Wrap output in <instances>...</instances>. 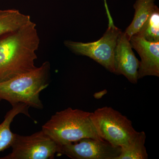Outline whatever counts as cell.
<instances>
[{
  "label": "cell",
  "instance_id": "obj_8",
  "mask_svg": "<svg viewBox=\"0 0 159 159\" xmlns=\"http://www.w3.org/2000/svg\"><path fill=\"white\" fill-rule=\"evenodd\" d=\"M139 63L126 33L121 31L114 51V74L123 75L131 83L137 84Z\"/></svg>",
  "mask_w": 159,
  "mask_h": 159
},
{
  "label": "cell",
  "instance_id": "obj_13",
  "mask_svg": "<svg viewBox=\"0 0 159 159\" xmlns=\"http://www.w3.org/2000/svg\"><path fill=\"white\" fill-rule=\"evenodd\" d=\"M145 132H138L133 139L124 147L117 159H147L148 153L145 147Z\"/></svg>",
  "mask_w": 159,
  "mask_h": 159
},
{
  "label": "cell",
  "instance_id": "obj_3",
  "mask_svg": "<svg viewBox=\"0 0 159 159\" xmlns=\"http://www.w3.org/2000/svg\"><path fill=\"white\" fill-rule=\"evenodd\" d=\"M50 71V63L46 61L31 72L0 82V101L6 100L11 105L22 102L43 109L40 93L49 85Z\"/></svg>",
  "mask_w": 159,
  "mask_h": 159
},
{
  "label": "cell",
  "instance_id": "obj_5",
  "mask_svg": "<svg viewBox=\"0 0 159 159\" xmlns=\"http://www.w3.org/2000/svg\"><path fill=\"white\" fill-rule=\"evenodd\" d=\"M121 31L114 25L108 27L102 37L97 41L83 43L66 40L64 43L74 54L87 56L114 73V51Z\"/></svg>",
  "mask_w": 159,
  "mask_h": 159
},
{
  "label": "cell",
  "instance_id": "obj_12",
  "mask_svg": "<svg viewBox=\"0 0 159 159\" xmlns=\"http://www.w3.org/2000/svg\"><path fill=\"white\" fill-rule=\"evenodd\" d=\"M29 15L16 9L0 10V38L17 31L31 21Z\"/></svg>",
  "mask_w": 159,
  "mask_h": 159
},
{
  "label": "cell",
  "instance_id": "obj_11",
  "mask_svg": "<svg viewBox=\"0 0 159 159\" xmlns=\"http://www.w3.org/2000/svg\"><path fill=\"white\" fill-rule=\"evenodd\" d=\"M155 0H136L134 4V16L132 21L125 29L129 39L140 31L146 21L149 18L156 5Z\"/></svg>",
  "mask_w": 159,
  "mask_h": 159
},
{
  "label": "cell",
  "instance_id": "obj_15",
  "mask_svg": "<svg viewBox=\"0 0 159 159\" xmlns=\"http://www.w3.org/2000/svg\"><path fill=\"white\" fill-rule=\"evenodd\" d=\"M104 3V6H105L106 11L107 14V18L108 20V27H111V26H114L113 20L111 15L110 14L109 10L108 5L107 2V0H103Z\"/></svg>",
  "mask_w": 159,
  "mask_h": 159
},
{
  "label": "cell",
  "instance_id": "obj_6",
  "mask_svg": "<svg viewBox=\"0 0 159 159\" xmlns=\"http://www.w3.org/2000/svg\"><path fill=\"white\" fill-rule=\"evenodd\" d=\"M12 152L1 159H52L58 146L42 130L30 136L16 135Z\"/></svg>",
  "mask_w": 159,
  "mask_h": 159
},
{
  "label": "cell",
  "instance_id": "obj_14",
  "mask_svg": "<svg viewBox=\"0 0 159 159\" xmlns=\"http://www.w3.org/2000/svg\"><path fill=\"white\" fill-rule=\"evenodd\" d=\"M137 34L151 42H159V9L156 6L149 18Z\"/></svg>",
  "mask_w": 159,
  "mask_h": 159
},
{
  "label": "cell",
  "instance_id": "obj_9",
  "mask_svg": "<svg viewBox=\"0 0 159 159\" xmlns=\"http://www.w3.org/2000/svg\"><path fill=\"white\" fill-rule=\"evenodd\" d=\"M132 46L141 58L138 70L139 80L146 76L159 77V42H151L138 34L129 39Z\"/></svg>",
  "mask_w": 159,
  "mask_h": 159
},
{
  "label": "cell",
  "instance_id": "obj_10",
  "mask_svg": "<svg viewBox=\"0 0 159 159\" xmlns=\"http://www.w3.org/2000/svg\"><path fill=\"white\" fill-rule=\"evenodd\" d=\"M12 108L7 112L5 119L0 124V152L11 147L16 134L10 129V125L15 117L20 114H23L31 117L29 112L30 107L25 103L20 102L13 104Z\"/></svg>",
  "mask_w": 159,
  "mask_h": 159
},
{
  "label": "cell",
  "instance_id": "obj_7",
  "mask_svg": "<svg viewBox=\"0 0 159 159\" xmlns=\"http://www.w3.org/2000/svg\"><path fill=\"white\" fill-rule=\"evenodd\" d=\"M57 153L72 159H117L121 147L115 146L105 140L84 138L58 146Z\"/></svg>",
  "mask_w": 159,
  "mask_h": 159
},
{
  "label": "cell",
  "instance_id": "obj_2",
  "mask_svg": "<svg viewBox=\"0 0 159 159\" xmlns=\"http://www.w3.org/2000/svg\"><path fill=\"white\" fill-rule=\"evenodd\" d=\"M42 130L58 146L84 138L103 140L94 124L93 112L71 107L55 113L43 125Z\"/></svg>",
  "mask_w": 159,
  "mask_h": 159
},
{
  "label": "cell",
  "instance_id": "obj_4",
  "mask_svg": "<svg viewBox=\"0 0 159 159\" xmlns=\"http://www.w3.org/2000/svg\"><path fill=\"white\" fill-rule=\"evenodd\" d=\"M93 119L100 138L114 146L124 147L138 132L126 116L112 107L97 109L93 112Z\"/></svg>",
  "mask_w": 159,
  "mask_h": 159
},
{
  "label": "cell",
  "instance_id": "obj_1",
  "mask_svg": "<svg viewBox=\"0 0 159 159\" xmlns=\"http://www.w3.org/2000/svg\"><path fill=\"white\" fill-rule=\"evenodd\" d=\"M36 26L31 21L17 31L0 38V82L37 68L34 61L40 39Z\"/></svg>",
  "mask_w": 159,
  "mask_h": 159
}]
</instances>
